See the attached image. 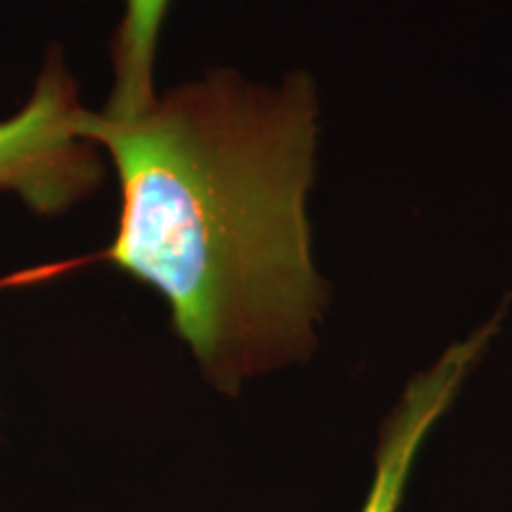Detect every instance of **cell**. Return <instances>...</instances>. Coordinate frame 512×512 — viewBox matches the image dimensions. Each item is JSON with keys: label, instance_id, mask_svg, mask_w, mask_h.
I'll list each match as a JSON object with an SVG mask.
<instances>
[{"label": "cell", "instance_id": "7a4b0ae2", "mask_svg": "<svg viewBox=\"0 0 512 512\" xmlns=\"http://www.w3.org/2000/svg\"><path fill=\"white\" fill-rule=\"evenodd\" d=\"M86 114L60 46L48 50L29 100L0 121V190L38 216H60L105 181L100 147L79 133Z\"/></svg>", "mask_w": 512, "mask_h": 512}, {"label": "cell", "instance_id": "3957f363", "mask_svg": "<svg viewBox=\"0 0 512 512\" xmlns=\"http://www.w3.org/2000/svg\"><path fill=\"white\" fill-rule=\"evenodd\" d=\"M498 320L484 323L463 342L453 344L425 373L415 375L399 406L382 425L375 456V479L361 512H399L403 489L427 432L456 399L460 384L496 335Z\"/></svg>", "mask_w": 512, "mask_h": 512}, {"label": "cell", "instance_id": "6da1fadb", "mask_svg": "<svg viewBox=\"0 0 512 512\" xmlns=\"http://www.w3.org/2000/svg\"><path fill=\"white\" fill-rule=\"evenodd\" d=\"M318 91L216 69L133 119L86 110L79 133L110 155L121 209L110 245L12 273L0 290L112 266L162 294L176 335L228 396L304 361L328 285L313 264L306 200L316 176Z\"/></svg>", "mask_w": 512, "mask_h": 512}, {"label": "cell", "instance_id": "277c9868", "mask_svg": "<svg viewBox=\"0 0 512 512\" xmlns=\"http://www.w3.org/2000/svg\"><path fill=\"white\" fill-rule=\"evenodd\" d=\"M174 0H124L117 31L112 36V91L102 114L133 119L157 98L155 57L162 24Z\"/></svg>", "mask_w": 512, "mask_h": 512}]
</instances>
